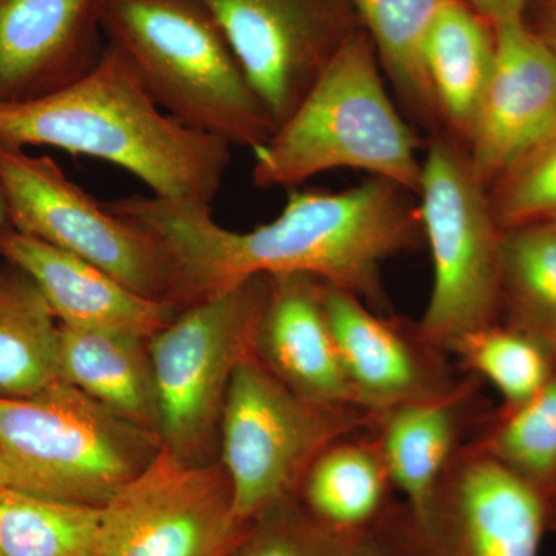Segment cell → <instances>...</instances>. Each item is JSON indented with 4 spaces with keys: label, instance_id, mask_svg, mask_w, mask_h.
Returning <instances> with one entry per match:
<instances>
[{
    "label": "cell",
    "instance_id": "8",
    "mask_svg": "<svg viewBox=\"0 0 556 556\" xmlns=\"http://www.w3.org/2000/svg\"><path fill=\"white\" fill-rule=\"evenodd\" d=\"M268 277L200 300L149 339L163 447L208 464L226 394L240 362L254 354Z\"/></svg>",
    "mask_w": 556,
    "mask_h": 556
},
{
    "label": "cell",
    "instance_id": "10",
    "mask_svg": "<svg viewBox=\"0 0 556 556\" xmlns=\"http://www.w3.org/2000/svg\"><path fill=\"white\" fill-rule=\"evenodd\" d=\"M0 193L17 232L93 263L144 298L174 303V262L163 241L93 199L49 156L0 142Z\"/></svg>",
    "mask_w": 556,
    "mask_h": 556
},
{
    "label": "cell",
    "instance_id": "20",
    "mask_svg": "<svg viewBox=\"0 0 556 556\" xmlns=\"http://www.w3.org/2000/svg\"><path fill=\"white\" fill-rule=\"evenodd\" d=\"M393 482L369 428L328 445L294 497L314 521L343 538L369 535L393 503Z\"/></svg>",
    "mask_w": 556,
    "mask_h": 556
},
{
    "label": "cell",
    "instance_id": "29",
    "mask_svg": "<svg viewBox=\"0 0 556 556\" xmlns=\"http://www.w3.org/2000/svg\"><path fill=\"white\" fill-rule=\"evenodd\" d=\"M356 540L329 532L291 496L251 522L232 556H353Z\"/></svg>",
    "mask_w": 556,
    "mask_h": 556
},
{
    "label": "cell",
    "instance_id": "11",
    "mask_svg": "<svg viewBox=\"0 0 556 556\" xmlns=\"http://www.w3.org/2000/svg\"><path fill=\"white\" fill-rule=\"evenodd\" d=\"M249 526L222 463L189 464L161 447L101 507L97 556H232Z\"/></svg>",
    "mask_w": 556,
    "mask_h": 556
},
{
    "label": "cell",
    "instance_id": "1",
    "mask_svg": "<svg viewBox=\"0 0 556 556\" xmlns=\"http://www.w3.org/2000/svg\"><path fill=\"white\" fill-rule=\"evenodd\" d=\"M412 195L380 177L342 192L294 189L276 219L248 232L223 228L208 204L153 195L104 203L163 241L181 309L254 277L308 274L391 314L383 263L426 244Z\"/></svg>",
    "mask_w": 556,
    "mask_h": 556
},
{
    "label": "cell",
    "instance_id": "33",
    "mask_svg": "<svg viewBox=\"0 0 556 556\" xmlns=\"http://www.w3.org/2000/svg\"><path fill=\"white\" fill-rule=\"evenodd\" d=\"M0 486H16L17 489L13 468H11L2 452H0Z\"/></svg>",
    "mask_w": 556,
    "mask_h": 556
},
{
    "label": "cell",
    "instance_id": "14",
    "mask_svg": "<svg viewBox=\"0 0 556 556\" xmlns=\"http://www.w3.org/2000/svg\"><path fill=\"white\" fill-rule=\"evenodd\" d=\"M495 30V70L466 148L486 189L556 126V58L525 21Z\"/></svg>",
    "mask_w": 556,
    "mask_h": 556
},
{
    "label": "cell",
    "instance_id": "6",
    "mask_svg": "<svg viewBox=\"0 0 556 556\" xmlns=\"http://www.w3.org/2000/svg\"><path fill=\"white\" fill-rule=\"evenodd\" d=\"M416 197L433 263V287L417 328L448 353L467 332L500 321L504 230L466 146L447 134L428 139Z\"/></svg>",
    "mask_w": 556,
    "mask_h": 556
},
{
    "label": "cell",
    "instance_id": "25",
    "mask_svg": "<svg viewBox=\"0 0 556 556\" xmlns=\"http://www.w3.org/2000/svg\"><path fill=\"white\" fill-rule=\"evenodd\" d=\"M468 442L546 506L556 485V371L521 407L493 409Z\"/></svg>",
    "mask_w": 556,
    "mask_h": 556
},
{
    "label": "cell",
    "instance_id": "28",
    "mask_svg": "<svg viewBox=\"0 0 556 556\" xmlns=\"http://www.w3.org/2000/svg\"><path fill=\"white\" fill-rule=\"evenodd\" d=\"M486 190L503 230L556 217V126Z\"/></svg>",
    "mask_w": 556,
    "mask_h": 556
},
{
    "label": "cell",
    "instance_id": "7",
    "mask_svg": "<svg viewBox=\"0 0 556 556\" xmlns=\"http://www.w3.org/2000/svg\"><path fill=\"white\" fill-rule=\"evenodd\" d=\"M364 409L295 393L255 354L240 362L226 394L222 466L237 515L252 522L294 496L314 459L339 439L371 426Z\"/></svg>",
    "mask_w": 556,
    "mask_h": 556
},
{
    "label": "cell",
    "instance_id": "36",
    "mask_svg": "<svg viewBox=\"0 0 556 556\" xmlns=\"http://www.w3.org/2000/svg\"><path fill=\"white\" fill-rule=\"evenodd\" d=\"M547 222H554V223H555V225H556V217L551 218V219H547Z\"/></svg>",
    "mask_w": 556,
    "mask_h": 556
},
{
    "label": "cell",
    "instance_id": "5",
    "mask_svg": "<svg viewBox=\"0 0 556 556\" xmlns=\"http://www.w3.org/2000/svg\"><path fill=\"white\" fill-rule=\"evenodd\" d=\"M161 447L159 434L65 380L31 396L0 397V452L27 492L102 507Z\"/></svg>",
    "mask_w": 556,
    "mask_h": 556
},
{
    "label": "cell",
    "instance_id": "24",
    "mask_svg": "<svg viewBox=\"0 0 556 556\" xmlns=\"http://www.w3.org/2000/svg\"><path fill=\"white\" fill-rule=\"evenodd\" d=\"M500 320L556 350V225L530 223L504 230Z\"/></svg>",
    "mask_w": 556,
    "mask_h": 556
},
{
    "label": "cell",
    "instance_id": "22",
    "mask_svg": "<svg viewBox=\"0 0 556 556\" xmlns=\"http://www.w3.org/2000/svg\"><path fill=\"white\" fill-rule=\"evenodd\" d=\"M401 112L428 139L444 134L424 67V46L447 0H351Z\"/></svg>",
    "mask_w": 556,
    "mask_h": 556
},
{
    "label": "cell",
    "instance_id": "23",
    "mask_svg": "<svg viewBox=\"0 0 556 556\" xmlns=\"http://www.w3.org/2000/svg\"><path fill=\"white\" fill-rule=\"evenodd\" d=\"M61 325L30 278L0 277V397H25L62 380Z\"/></svg>",
    "mask_w": 556,
    "mask_h": 556
},
{
    "label": "cell",
    "instance_id": "27",
    "mask_svg": "<svg viewBox=\"0 0 556 556\" xmlns=\"http://www.w3.org/2000/svg\"><path fill=\"white\" fill-rule=\"evenodd\" d=\"M448 354L464 371L495 388L503 412L535 397L556 371L554 348L501 320L467 332Z\"/></svg>",
    "mask_w": 556,
    "mask_h": 556
},
{
    "label": "cell",
    "instance_id": "18",
    "mask_svg": "<svg viewBox=\"0 0 556 556\" xmlns=\"http://www.w3.org/2000/svg\"><path fill=\"white\" fill-rule=\"evenodd\" d=\"M482 380L466 372L442 396L409 402L371 416L369 426L394 490L412 508L426 506L457 452L470 441L493 409Z\"/></svg>",
    "mask_w": 556,
    "mask_h": 556
},
{
    "label": "cell",
    "instance_id": "21",
    "mask_svg": "<svg viewBox=\"0 0 556 556\" xmlns=\"http://www.w3.org/2000/svg\"><path fill=\"white\" fill-rule=\"evenodd\" d=\"M149 339L130 331L61 325L62 380L131 426L159 434Z\"/></svg>",
    "mask_w": 556,
    "mask_h": 556
},
{
    "label": "cell",
    "instance_id": "35",
    "mask_svg": "<svg viewBox=\"0 0 556 556\" xmlns=\"http://www.w3.org/2000/svg\"><path fill=\"white\" fill-rule=\"evenodd\" d=\"M7 219H9V214H7L5 201H3L2 193H0V232H2Z\"/></svg>",
    "mask_w": 556,
    "mask_h": 556
},
{
    "label": "cell",
    "instance_id": "30",
    "mask_svg": "<svg viewBox=\"0 0 556 556\" xmlns=\"http://www.w3.org/2000/svg\"><path fill=\"white\" fill-rule=\"evenodd\" d=\"M522 21L556 58V0H529Z\"/></svg>",
    "mask_w": 556,
    "mask_h": 556
},
{
    "label": "cell",
    "instance_id": "16",
    "mask_svg": "<svg viewBox=\"0 0 556 556\" xmlns=\"http://www.w3.org/2000/svg\"><path fill=\"white\" fill-rule=\"evenodd\" d=\"M266 277L268 298L255 356L295 393L321 404L357 407L329 325L324 281L308 274Z\"/></svg>",
    "mask_w": 556,
    "mask_h": 556
},
{
    "label": "cell",
    "instance_id": "13",
    "mask_svg": "<svg viewBox=\"0 0 556 556\" xmlns=\"http://www.w3.org/2000/svg\"><path fill=\"white\" fill-rule=\"evenodd\" d=\"M325 306L356 405L369 416L447 394L466 375L417 324L378 313L327 283Z\"/></svg>",
    "mask_w": 556,
    "mask_h": 556
},
{
    "label": "cell",
    "instance_id": "12",
    "mask_svg": "<svg viewBox=\"0 0 556 556\" xmlns=\"http://www.w3.org/2000/svg\"><path fill=\"white\" fill-rule=\"evenodd\" d=\"M276 127L299 108L351 35V0H201Z\"/></svg>",
    "mask_w": 556,
    "mask_h": 556
},
{
    "label": "cell",
    "instance_id": "32",
    "mask_svg": "<svg viewBox=\"0 0 556 556\" xmlns=\"http://www.w3.org/2000/svg\"><path fill=\"white\" fill-rule=\"evenodd\" d=\"M353 556H387L383 554L382 548L378 546L375 538L365 535L357 538L353 544Z\"/></svg>",
    "mask_w": 556,
    "mask_h": 556
},
{
    "label": "cell",
    "instance_id": "9",
    "mask_svg": "<svg viewBox=\"0 0 556 556\" xmlns=\"http://www.w3.org/2000/svg\"><path fill=\"white\" fill-rule=\"evenodd\" d=\"M536 493L467 442L420 508L393 503L371 530L387 556H540Z\"/></svg>",
    "mask_w": 556,
    "mask_h": 556
},
{
    "label": "cell",
    "instance_id": "34",
    "mask_svg": "<svg viewBox=\"0 0 556 556\" xmlns=\"http://www.w3.org/2000/svg\"><path fill=\"white\" fill-rule=\"evenodd\" d=\"M544 514H546V522L548 532H556V485L554 492L544 506Z\"/></svg>",
    "mask_w": 556,
    "mask_h": 556
},
{
    "label": "cell",
    "instance_id": "31",
    "mask_svg": "<svg viewBox=\"0 0 556 556\" xmlns=\"http://www.w3.org/2000/svg\"><path fill=\"white\" fill-rule=\"evenodd\" d=\"M493 27L522 21L529 0H467Z\"/></svg>",
    "mask_w": 556,
    "mask_h": 556
},
{
    "label": "cell",
    "instance_id": "26",
    "mask_svg": "<svg viewBox=\"0 0 556 556\" xmlns=\"http://www.w3.org/2000/svg\"><path fill=\"white\" fill-rule=\"evenodd\" d=\"M101 507L0 486V556H97Z\"/></svg>",
    "mask_w": 556,
    "mask_h": 556
},
{
    "label": "cell",
    "instance_id": "4",
    "mask_svg": "<svg viewBox=\"0 0 556 556\" xmlns=\"http://www.w3.org/2000/svg\"><path fill=\"white\" fill-rule=\"evenodd\" d=\"M105 39L186 126L255 150L276 124L201 0H105Z\"/></svg>",
    "mask_w": 556,
    "mask_h": 556
},
{
    "label": "cell",
    "instance_id": "2",
    "mask_svg": "<svg viewBox=\"0 0 556 556\" xmlns=\"http://www.w3.org/2000/svg\"><path fill=\"white\" fill-rule=\"evenodd\" d=\"M0 142L108 161L156 199L208 206L223 188L232 148L164 112L110 43L97 67L64 89L0 100Z\"/></svg>",
    "mask_w": 556,
    "mask_h": 556
},
{
    "label": "cell",
    "instance_id": "15",
    "mask_svg": "<svg viewBox=\"0 0 556 556\" xmlns=\"http://www.w3.org/2000/svg\"><path fill=\"white\" fill-rule=\"evenodd\" d=\"M105 0H0V100L64 89L108 49Z\"/></svg>",
    "mask_w": 556,
    "mask_h": 556
},
{
    "label": "cell",
    "instance_id": "3",
    "mask_svg": "<svg viewBox=\"0 0 556 556\" xmlns=\"http://www.w3.org/2000/svg\"><path fill=\"white\" fill-rule=\"evenodd\" d=\"M415 127L391 100L375 46L351 35L313 89L262 148L252 179L262 189L295 188L340 167L369 172L419 192L424 160Z\"/></svg>",
    "mask_w": 556,
    "mask_h": 556
},
{
    "label": "cell",
    "instance_id": "19",
    "mask_svg": "<svg viewBox=\"0 0 556 556\" xmlns=\"http://www.w3.org/2000/svg\"><path fill=\"white\" fill-rule=\"evenodd\" d=\"M496 51L495 27L467 0H447L427 35L424 67L442 130L466 148Z\"/></svg>",
    "mask_w": 556,
    "mask_h": 556
},
{
    "label": "cell",
    "instance_id": "17",
    "mask_svg": "<svg viewBox=\"0 0 556 556\" xmlns=\"http://www.w3.org/2000/svg\"><path fill=\"white\" fill-rule=\"evenodd\" d=\"M0 252L30 278L64 327L152 338L181 311L166 300L144 298L93 263L13 228L0 232Z\"/></svg>",
    "mask_w": 556,
    "mask_h": 556
}]
</instances>
